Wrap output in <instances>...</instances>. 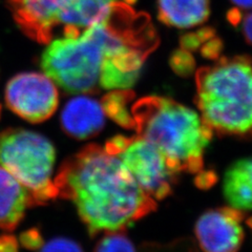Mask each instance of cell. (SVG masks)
I'll use <instances>...</instances> for the list:
<instances>
[{
  "label": "cell",
  "mask_w": 252,
  "mask_h": 252,
  "mask_svg": "<svg viewBox=\"0 0 252 252\" xmlns=\"http://www.w3.org/2000/svg\"><path fill=\"white\" fill-rule=\"evenodd\" d=\"M54 183L59 198L74 203L91 236L126 230L157 208L119 158L96 144L67 158Z\"/></svg>",
  "instance_id": "6da1fadb"
},
{
  "label": "cell",
  "mask_w": 252,
  "mask_h": 252,
  "mask_svg": "<svg viewBox=\"0 0 252 252\" xmlns=\"http://www.w3.org/2000/svg\"><path fill=\"white\" fill-rule=\"evenodd\" d=\"M138 136L152 142L177 171L198 173L214 131L194 110L172 99L148 96L131 105Z\"/></svg>",
  "instance_id": "7a4b0ae2"
},
{
  "label": "cell",
  "mask_w": 252,
  "mask_h": 252,
  "mask_svg": "<svg viewBox=\"0 0 252 252\" xmlns=\"http://www.w3.org/2000/svg\"><path fill=\"white\" fill-rule=\"evenodd\" d=\"M202 120L220 135L252 138V59L218 58L195 74Z\"/></svg>",
  "instance_id": "3957f363"
},
{
  "label": "cell",
  "mask_w": 252,
  "mask_h": 252,
  "mask_svg": "<svg viewBox=\"0 0 252 252\" xmlns=\"http://www.w3.org/2000/svg\"><path fill=\"white\" fill-rule=\"evenodd\" d=\"M41 56V67L47 77L68 94H96L104 58L101 21L85 29L77 37L55 39Z\"/></svg>",
  "instance_id": "277c9868"
},
{
  "label": "cell",
  "mask_w": 252,
  "mask_h": 252,
  "mask_svg": "<svg viewBox=\"0 0 252 252\" xmlns=\"http://www.w3.org/2000/svg\"><path fill=\"white\" fill-rule=\"evenodd\" d=\"M55 162L56 148L41 133L21 127L0 131V165L30 192L34 207L58 198Z\"/></svg>",
  "instance_id": "5b68a950"
},
{
  "label": "cell",
  "mask_w": 252,
  "mask_h": 252,
  "mask_svg": "<svg viewBox=\"0 0 252 252\" xmlns=\"http://www.w3.org/2000/svg\"><path fill=\"white\" fill-rule=\"evenodd\" d=\"M119 158L138 185L154 200H163L172 192L179 173L152 142L140 136H116L104 147Z\"/></svg>",
  "instance_id": "8992f818"
},
{
  "label": "cell",
  "mask_w": 252,
  "mask_h": 252,
  "mask_svg": "<svg viewBox=\"0 0 252 252\" xmlns=\"http://www.w3.org/2000/svg\"><path fill=\"white\" fill-rule=\"evenodd\" d=\"M6 107L32 124L42 123L54 116L59 105V92L50 77L37 72L19 73L4 89Z\"/></svg>",
  "instance_id": "52a82bcc"
},
{
  "label": "cell",
  "mask_w": 252,
  "mask_h": 252,
  "mask_svg": "<svg viewBox=\"0 0 252 252\" xmlns=\"http://www.w3.org/2000/svg\"><path fill=\"white\" fill-rule=\"evenodd\" d=\"M243 211L220 207L203 214L194 232L203 252H238L244 240Z\"/></svg>",
  "instance_id": "ba28073f"
},
{
  "label": "cell",
  "mask_w": 252,
  "mask_h": 252,
  "mask_svg": "<svg viewBox=\"0 0 252 252\" xmlns=\"http://www.w3.org/2000/svg\"><path fill=\"white\" fill-rule=\"evenodd\" d=\"M19 29L39 43H49L59 15L72 0H6Z\"/></svg>",
  "instance_id": "9c48e42d"
},
{
  "label": "cell",
  "mask_w": 252,
  "mask_h": 252,
  "mask_svg": "<svg viewBox=\"0 0 252 252\" xmlns=\"http://www.w3.org/2000/svg\"><path fill=\"white\" fill-rule=\"evenodd\" d=\"M105 115L101 103L88 96L70 99L60 114V126L66 136L76 140H88L103 129Z\"/></svg>",
  "instance_id": "30bf717a"
},
{
  "label": "cell",
  "mask_w": 252,
  "mask_h": 252,
  "mask_svg": "<svg viewBox=\"0 0 252 252\" xmlns=\"http://www.w3.org/2000/svg\"><path fill=\"white\" fill-rule=\"evenodd\" d=\"M32 207L30 192L0 165V230L14 231Z\"/></svg>",
  "instance_id": "8fae6325"
},
{
  "label": "cell",
  "mask_w": 252,
  "mask_h": 252,
  "mask_svg": "<svg viewBox=\"0 0 252 252\" xmlns=\"http://www.w3.org/2000/svg\"><path fill=\"white\" fill-rule=\"evenodd\" d=\"M116 1L132 4L137 0H72L59 15L57 28L63 27L62 34L64 37H77L82 30L103 18L110 5Z\"/></svg>",
  "instance_id": "7c38bea8"
},
{
  "label": "cell",
  "mask_w": 252,
  "mask_h": 252,
  "mask_svg": "<svg viewBox=\"0 0 252 252\" xmlns=\"http://www.w3.org/2000/svg\"><path fill=\"white\" fill-rule=\"evenodd\" d=\"M209 0H158V17L179 29L200 26L209 17Z\"/></svg>",
  "instance_id": "4fadbf2b"
},
{
  "label": "cell",
  "mask_w": 252,
  "mask_h": 252,
  "mask_svg": "<svg viewBox=\"0 0 252 252\" xmlns=\"http://www.w3.org/2000/svg\"><path fill=\"white\" fill-rule=\"evenodd\" d=\"M223 191L230 206L252 210V157L235 161L226 170Z\"/></svg>",
  "instance_id": "5bb4252c"
},
{
  "label": "cell",
  "mask_w": 252,
  "mask_h": 252,
  "mask_svg": "<svg viewBox=\"0 0 252 252\" xmlns=\"http://www.w3.org/2000/svg\"><path fill=\"white\" fill-rule=\"evenodd\" d=\"M135 99L133 92L127 90H112L101 100L104 115L126 129H135V120L129 104Z\"/></svg>",
  "instance_id": "9a60e30c"
},
{
  "label": "cell",
  "mask_w": 252,
  "mask_h": 252,
  "mask_svg": "<svg viewBox=\"0 0 252 252\" xmlns=\"http://www.w3.org/2000/svg\"><path fill=\"white\" fill-rule=\"evenodd\" d=\"M125 230L105 232L94 249V252H137Z\"/></svg>",
  "instance_id": "2e32d148"
},
{
  "label": "cell",
  "mask_w": 252,
  "mask_h": 252,
  "mask_svg": "<svg viewBox=\"0 0 252 252\" xmlns=\"http://www.w3.org/2000/svg\"><path fill=\"white\" fill-rule=\"evenodd\" d=\"M169 65L177 75L181 77H189L194 72L195 61L190 52L181 49L171 54Z\"/></svg>",
  "instance_id": "e0dca14e"
},
{
  "label": "cell",
  "mask_w": 252,
  "mask_h": 252,
  "mask_svg": "<svg viewBox=\"0 0 252 252\" xmlns=\"http://www.w3.org/2000/svg\"><path fill=\"white\" fill-rule=\"evenodd\" d=\"M216 32L211 28H203L194 33H188L181 36L180 44L183 50L188 52H194L199 50L204 42L215 37Z\"/></svg>",
  "instance_id": "ac0fdd59"
},
{
  "label": "cell",
  "mask_w": 252,
  "mask_h": 252,
  "mask_svg": "<svg viewBox=\"0 0 252 252\" xmlns=\"http://www.w3.org/2000/svg\"><path fill=\"white\" fill-rule=\"evenodd\" d=\"M39 252H84V250L76 241L58 236L44 244Z\"/></svg>",
  "instance_id": "d6986e66"
},
{
  "label": "cell",
  "mask_w": 252,
  "mask_h": 252,
  "mask_svg": "<svg viewBox=\"0 0 252 252\" xmlns=\"http://www.w3.org/2000/svg\"><path fill=\"white\" fill-rule=\"evenodd\" d=\"M20 245L29 251H37L44 245V239L39 227H31L19 235Z\"/></svg>",
  "instance_id": "ffe728a7"
},
{
  "label": "cell",
  "mask_w": 252,
  "mask_h": 252,
  "mask_svg": "<svg viewBox=\"0 0 252 252\" xmlns=\"http://www.w3.org/2000/svg\"><path fill=\"white\" fill-rule=\"evenodd\" d=\"M223 50V42L220 38L212 37L206 42H204L200 47L201 55L206 59L217 60Z\"/></svg>",
  "instance_id": "44dd1931"
},
{
  "label": "cell",
  "mask_w": 252,
  "mask_h": 252,
  "mask_svg": "<svg viewBox=\"0 0 252 252\" xmlns=\"http://www.w3.org/2000/svg\"><path fill=\"white\" fill-rule=\"evenodd\" d=\"M0 252H19V242L13 234L0 235Z\"/></svg>",
  "instance_id": "7402d4cb"
},
{
  "label": "cell",
  "mask_w": 252,
  "mask_h": 252,
  "mask_svg": "<svg viewBox=\"0 0 252 252\" xmlns=\"http://www.w3.org/2000/svg\"><path fill=\"white\" fill-rule=\"evenodd\" d=\"M199 175L195 178V184L202 189L209 188L217 182V175L214 171H203L198 172Z\"/></svg>",
  "instance_id": "603a6c76"
},
{
  "label": "cell",
  "mask_w": 252,
  "mask_h": 252,
  "mask_svg": "<svg viewBox=\"0 0 252 252\" xmlns=\"http://www.w3.org/2000/svg\"><path fill=\"white\" fill-rule=\"evenodd\" d=\"M242 31L246 41L252 45V12L245 15V17H242Z\"/></svg>",
  "instance_id": "cb8c5ba5"
},
{
  "label": "cell",
  "mask_w": 252,
  "mask_h": 252,
  "mask_svg": "<svg viewBox=\"0 0 252 252\" xmlns=\"http://www.w3.org/2000/svg\"><path fill=\"white\" fill-rule=\"evenodd\" d=\"M242 17H243V16L239 12L238 9L232 10V11H230L229 13H228V19H229V21L232 23L233 26H239L240 23H241Z\"/></svg>",
  "instance_id": "d4e9b609"
},
{
  "label": "cell",
  "mask_w": 252,
  "mask_h": 252,
  "mask_svg": "<svg viewBox=\"0 0 252 252\" xmlns=\"http://www.w3.org/2000/svg\"><path fill=\"white\" fill-rule=\"evenodd\" d=\"M231 2L239 9H252V0H231Z\"/></svg>",
  "instance_id": "484cf974"
},
{
  "label": "cell",
  "mask_w": 252,
  "mask_h": 252,
  "mask_svg": "<svg viewBox=\"0 0 252 252\" xmlns=\"http://www.w3.org/2000/svg\"><path fill=\"white\" fill-rule=\"evenodd\" d=\"M247 225H248L250 228H252V218H249V219L247 220Z\"/></svg>",
  "instance_id": "4316f807"
},
{
  "label": "cell",
  "mask_w": 252,
  "mask_h": 252,
  "mask_svg": "<svg viewBox=\"0 0 252 252\" xmlns=\"http://www.w3.org/2000/svg\"><path fill=\"white\" fill-rule=\"evenodd\" d=\"M0 115H1V105H0Z\"/></svg>",
  "instance_id": "83f0119b"
}]
</instances>
